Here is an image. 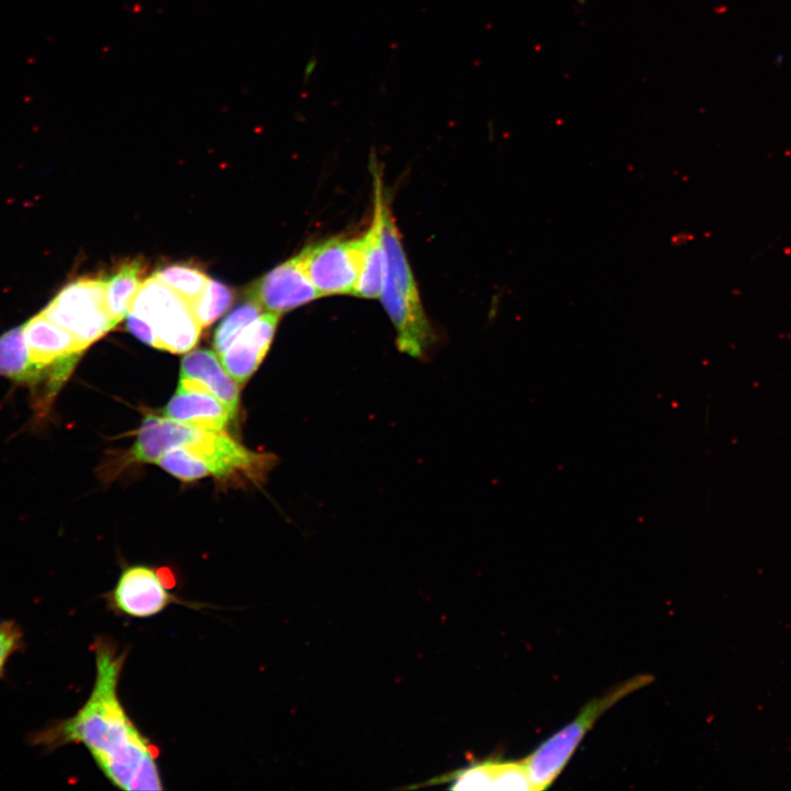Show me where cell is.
I'll return each instance as SVG.
<instances>
[{"mask_svg": "<svg viewBox=\"0 0 791 791\" xmlns=\"http://www.w3.org/2000/svg\"><path fill=\"white\" fill-rule=\"evenodd\" d=\"M202 431L165 415L147 414L132 446V459L157 464L165 453L193 442Z\"/></svg>", "mask_w": 791, "mask_h": 791, "instance_id": "obj_13", "label": "cell"}, {"mask_svg": "<svg viewBox=\"0 0 791 791\" xmlns=\"http://www.w3.org/2000/svg\"><path fill=\"white\" fill-rule=\"evenodd\" d=\"M276 457L255 453L230 437L225 431L203 430L197 439L165 453L157 464L174 477L189 482L213 476H245L260 481Z\"/></svg>", "mask_w": 791, "mask_h": 791, "instance_id": "obj_3", "label": "cell"}, {"mask_svg": "<svg viewBox=\"0 0 791 791\" xmlns=\"http://www.w3.org/2000/svg\"><path fill=\"white\" fill-rule=\"evenodd\" d=\"M280 320V314L266 311L246 326L230 347L219 355L229 375L244 385L265 358Z\"/></svg>", "mask_w": 791, "mask_h": 791, "instance_id": "obj_11", "label": "cell"}, {"mask_svg": "<svg viewBox=\"0 0 791 791\" xmlns=\"http://www.w3.org/2000/svg\"><path fill=\"white\" fill-rule=\"evenodd\" d=\"M164 415L194 427L222 432L234 417L214 396L193 390H177L164 409Z\"/></svg>", "mask_w": 791, "mask_h": 791, "instance_id": "obj_16", "label": "cell"}, {"mask_svg": "<svg viewBox=\"0 0 791 791\" xmlns=\"http://www.w3.org/2000/svg\"><path fill=\"white\" fill-rule=\"evenodd\" d=\"M180 378L199 382L236 415L239 403L238 383L223 367L219 355L210 349H197L181 360Z\"/></svg>", "mask_w": 791, "mask_h": 791, "instance_id": "obj_14", "label": "cell"}, {"mask_svg": "<svg viewBox=\"0 0 791 791\" xmlns=\"http://www.w3.org/2000/svg\"><path fill=\"white\" fill-rule=\"evenodd\" d=\"M42 312L85 349L115 327L107 310L104 279L80 278L67 283Z\"/></svg>", "mask_w": 791, "mask_h": 791, "instance_id": "obj_6", "label": "cell"}, {"mask_svg": "<svg viewBox=\"0 0 791 791\" xmlns=\"http://www.w3.org/2000/svg\"><path fill=\"white\" fill-rule=\"evenodd\" d=\"M382 242L385 270L379 298L394 326L398 349L410 357L423 359L436 343V334L423 309L401 235L387 201L382 209Z\"/></svg>", "mask_w": 791, "mask_h": 791, "instance_id": "obj_2", "label": "cell"}, {"mask_svg": "<svg viewBox=\"0 0 791 791\" xmlns=\"http://www.w3.org/2000/svg\"><path fill=\"white\" fill-rule=\"evenodd\" d=\"M361 239L331 237L297 256L321 297L353 294L360 270Z\"/></svg>", "mask_w": 791, "mask_h": 791, "instance_id": "obj_9", "label": "cell"}, {"mask_svg": "<svg viewBox=\"0 0 791 791\" xmlns=\"http://www.w3.org/2000/svg\"><path fill=\"white\" fill-rule=\"evenodd\" d=\"M129 312L151 324L159 349L187 353L200 338L202 327L190 303L153 275L142 282Z\"/></svg>", "mask_w": 791, "mask_h": 791, "instance_id": "obj_5", "label": "cell"}, {"mask_svg": "<svg viewBox=\"0 0 791 791\" xmlns=\"http://www.w3.org/2000/svg\"><path fill=\"white\" fill-rule=\"evenodd\" d=\"M175 582L167 568L132 565L122 569L114 587L105 592V604L115 615L132 619L153 617L171 604L201 608V604L185 601L171 592Z\"/></svg>", "mask_w": 791, "mask_h": 791, "instance_id": "obj_7", "label": "cell"}, {"mask_svg": "<svg viewBox=\"0 0 791 791\" xmlns=\"http://www.w3.org/2000/svg\"><path fill=\"white\" fill-rule=\"evenodd\" d=\"M153 276L180 294L190 305L201 296L210 279L202 270L187 264L165 266Z\"/></svg>", "mask_w": 791, "mask_h": 791, "instance_id": "obj_19", "label": "cell"}, {"mask_svg": "<svg viewBox=\"0 0 791 791\" xmlns=\"http://www.w3.org/2000/svg\"><path fill=\"white\" fill-rule=\"evenodd\" d=\"M29 357L44 377L43 409L48 405L86 350L42 311L23 324Z\"/></svg>", "mask_w": 791, "mask_h": 791, "instance_id": "obj_8", "label": "cell"}, {"mask_svg": "<svg viewBox=\"0 0 791 791\" xmlns=\"http://www.w3.org/2000/svg\"><path fill=\"white\" fill-rule=\"evenodd\" d=\"M263 313V308L247 299L219 324L213 336V348L218 355L225 352L236 337Z\"/></svg>", "mask_w": 791, "mask_h": 791, "instance_id": "obj_21", "label": "cell"}, {"mask_svg": "<svg viewBox=\"0 0 791 791\" xmlns=\"http://www.w3.org/2000/svg\"><path fill=\"white\" fill-rule=\"evenodd\" d=\"M0 376L29 387L37 404L43 408L44 377L29 357L23 324L0 335Z\"/></svg>", "mask_w": 791, "mask_h": 791, "instance_id": "obj_17", "label": "cell"}, {"mask_svg": "<svg viewBox=\"0 0 791 791\" xmlns=\"http://www.w3.org/2000/svg\"><path fill=\"white\" fill-rule=\"evenodd\" d=\"M317 66V58L315 55H312L310 59L308 60L304 70H303V81L308 82L311 78V76L314 74Z\"/></svg>", "mask_w": 791, "mask_h": 791, "instance_id": "obj_24", "label": "cell"}, {"mask_svg": "<svg viewBox=\"0 0 791 791\" xmlns=\"http://www.w3.org/2000/svg\"><path fill=\"white\" fill-rule=\"evenodd\" d=\"M374 175V214L370 226L360 237V270L354 296L363 299L379 298L385 270L382 242V209L386 201L381 177L376 168Z\"/></svg>", "mask_w": 791, "mask_h": 791, "instance_id": "obj_12", "label": "cell"}, {"mask_svg": "<svg viewBox=\"0 0 791 791\" xmlns=\"http://www.w3.org/2000/svg\"><path fill=\"white\" fill-rule=\"evenodd\" d=\"M234 299L230 287L210 278L201 296L191 303V309L201 327H207L230 309Z\"/></svg>", "mask_w": 791, "mask_h": 791, "instance_id": "obj_20", "label": "cell"}, {"mask_svg": "<svg viewBox=\"0 0 791 791\" xmlns=\"http://www.w3.org/2000/svg\"><path fill=\"white\" fill-rule=\"evenodd\" d=\"M245 296L266 311L278 314L321 298L298 256L281 263L255 280L246 288Z\"/></svg>", "mask_w": 791, "mask_h": 791, "instance_id": "obj_10", "label": "cell"}, {"mask_svg": "<svg viewBox=\"0 0 791 791\" xmlns=\"http://www.w3.org/2000/svg\"><path fill=\"white\" fill-rule=\"evenodd\" d=\"M450 782L453 790L533 791L523 759L474 764L454 773Z\"/></svg>", "mask_w": 791, "mask_h": 791, "instance_id": "obj_15", "label": "cell"}, {"mask_svg": "<svg viewBox=\"0 0 791 791\" xmlns=\"http://www.w3.org/2000/svg\"><path fill=\"white\" fill-rule=\"evenodd\" d=\"M653 679L650 675H637L610 688L606 693L591 699L571 722L525 757L523 761L533 791H542L550 787L595 722L613 705L648 686Z\"/></svg>", "mask_w": 791, "mask_h": 791, "instance_id": "obj_4", "label": "cell"}, {"mask_svg": "<svg viewBox=\"0 0 791 791\" xmlns=\"http://www.w3.org/2000/svg\"><path fill=\"white\" fill-rule=\"evenodd\" d=\"M23 644V632L14 621L0 623V677L2 676L9 659Z\"/></svg>", "mask_w": 791, "mask_h": 791, "instance_id": "obj_22", "label": "cell"}, {"mask_svg": "<svg viewBox=\"0 0 791 791\" xmlns=\"http://www.w3.org/2000/svg\"><path fill=\"white\" fill-rule=\"evenodd\" d=\"M126 327L143 343L157 348V338L149 323L132 312L126 314Z\"/></svg>", "mask_w": 791, "mask_h": 791, "instance_id": "obj_23", "label": "cell"}, {"mask_svg": "<svg viewBox=\"0 0 791 791\" xmlns=\"http://www.w3.org/2000/svg\"><path fill=\"white\" fill-rule=\"evenodd\" d=\"M93 651L96 677L85 703L71 716L34 733L32 743L46 750L82 745L113 787L124 791L163 790L159 750L136 726L119 697L127 650L98 636Z\"/></svg>", "mask_w": 791, "mask_h": 791, "instance_id": "obj_1", "label": "cell"}, {"mask_svg": "<svg viewBox=\"0 0 791 791\" xmlns=\"http://www.w3.org/2000/svg\"><path fill=\"white\" fill-rule=\"evenodd\" d=\"M144 265L135 259L122 264L104 278V298L112 323L116 326L129 313L131 303L143 282Z\"/></svg>", "mask_w": 791, "mask_h": 791, "instance_id": "obj_18", "label": "cell"}]
</instances>
